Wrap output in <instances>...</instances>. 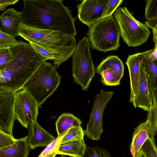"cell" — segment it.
I'll return each instance as SVG.
<instances>
[{"label":"cell","mask_w":157,"mask_h":157,"mask_svg":"<svg viewBox=\"0 0 157 157\" xmlns=\"http://www.w3.org/2000/svg\"><path fill=\"white\" fill-rule=\"evenodd\" d=\"M61 0H24L21 23L40 30L59 31L75 37V19Z\"/></svg>","instance_id":"obj_1"},{"label":"cell","mask_w":157,"mask_h":157,"mask_svg":"<svg viewBox=\"0 0 157 157\" xmlns=\"http://www.w3.org/2000/svg\"><path fill=\"white\" fill-rule=\"evenodd\" d=\"M10 61L0 74V93H15L22 89L33 74L47 59L29 43L17 41L10 47Z\"/></svg>","instance_id":"obj_2"},{"label":"cell","mask_w":157,"mask_h":157,"mask_svg":"<svg viewBox=\"0 0 157 157\" xmlns=\"http://www.w3.org/2000/svg\"><path fill=\"white\" fill-rule=\"evenodd\" d=\"M19 36L29 42L70 57L77 44L75 37L59 31L32 28L21 23Z\"/></svg>","instance_id":"obj_3"},{"label":"cell","mask_w":157,"mask_h":157,"mask_svg":"<svg viewBox=\"0 0 157 157\" xmlns=\"http://www.w3.org/2000/svg\"><path fill=\"white\" fill-rule=\"evenodd\" d=\"M61 79L56 66L45 61L29 78L22 89L29 93L39 107L56 90L60 83Z\"/></svg>","instance_id":"obj_4"},{"label":"cell","mask_w":157,"mask_h":157,"mask_svg":"<svg viewBox=\"0 0 157 157\" xmlns=\"http://www.w3.org/2000/svg\"><path fill=\"white\" fill-rule=\"evenodd\" d=\"M89 28L87 38L93 49L105 52L116 50L120 46V29L113 16L103 18Z\"/></svg>","instance_id":"obj_5"},{"label":"cell","mask_w":157,"mask_h":157,"mask_svg":"<svg viewBox=\"0 0 157 157\" xmlns=\"http://www.w3.org/2000/svg\"><path fill=\"white\" fill-rule=\"evenodd\" d=\"M114 16L120 35L128 46L136 47L147 41L150 34V30L145 24L136 19L126 7L117 9Z\"/></svg>","instance_id":"obj_6"},{"label":"cell","mask_w":157,"mask_h":157,"mask_svg":"<svg viewBox=\"0 0 157 157\" xmlns=\"http://www.w3.org/2000/svg\"><path fill=\"white\" fill-rule=\"evenodd\" d=\"M72 75L74 82L86 91L96 73V67L92 59L90 44L84 37L77 45L72 54Z\"/></svg>","instance_id":"obj_7"},{"label":"cell","mask_w":157,"mask_h":157,"mask_svg":"<svg viewBox=\"0 0 157 157\" xmlns=\"http://www.w3.org/2000/svg\"><path fill=\"white\" fill-rule=\"evenodd\" d=\"M113 92L101 90L96 95L86 128L84 130V135L93 140L98 141L101 138L103 130L102 115L103 111L112 98Z\"/></svg>","instance_id":"obj_8"},{"label":"cell","mask_w":157,"mask_h":157,"mask_svg":"<svg viewBox=\"0 0 157 157\" xmlns=\"http://www.w3.org/2000/svg\"><path fill=\"white\" fill-rule=\"evenodd\" d=\"M39 108L25 90L21 89L15 93L14 117L23 127L28 128L31 123L37 121Z\"/></svg>","instance_id":"obj_9"},{"label":"cell","mask_w":157,"mask_h":157,"mask_svg":"<svg viewBox=\"0 0 157 157\" xmlns=\"http://www.w3.org/2000/svg\"><path fill=\"white\" fill-rule=\"evenodd\" d=\"M109 0H84L77 5L78 17L90 27L104 18Z\"/></svg>","instance_id":"obj_10"},{"label":"cell","mask_w":157,"mask_h":157,"mask_svg":"<svg viewBox=\"0 0 157 157\" xmlns=\"http://www.w3.org/2000/svg\"><path fill=\"white\" fill-rule=\"evenodd\" d=\"M15 93H0V131L12 136L15 120L14 114Z\"/></svg>","instance_id":"obj_11"},{"label":"cell","mask_w":157,"mask_h":157,"mask_svg":"<svg viewBox=\"0 0 157 157\" xmlns=\"http://www.w3.org/2000/svg\"><path fill=\"white\" fill-rule=\"evenodd\" d=\"M152 50V49L129 55L126 62L128 69L130 83L129 101L135 108H136V99L138 90L140 67Z\"/></svg>","instance_id":"obj_12"},{"label":"cell","mask_w":157,"mask_h":157,"mask_svg":"<svg viewBox=\"0 0 157 157\" xmlns=\"http://www.w3.org/2000/svg\"><path fill=\"white\" fill-rule=\"evenodd\" d=\"M27 141L29 147L33 150L39 147H47L56 139L41 127L37 121L31 123L29 127Z\"/></svg>","instance_id":"obj_13"},{"label":"cell","mask_w":157,"mask_h":157,"mask_svg":"<svg viewBox=\"0 0 157 157\" xmlns=\"http://www.w3.org/2000/svg\"><path fill=\"white\" fill-rule=\"evenodd\" d=\"M21 23V12L13 8L7 9L0 16V30L11 36L17 37Z\"/></svg>","instance_id":"obj_14"},{"label":"cell","mask_w":157,"mask_h":157,"mask_svg":"<svg viewBox=\"0 0 157 157\" xmlns=\"http://www.w3.org/2000/svg\"><path fill=\"white\" fill-rule=\"evenodd\" d=\"M139 72L136 106L148 111L150 108V93L143 63L140 66Z\"/></svg>","instance_id":"obj_15"},{"label":"cell","mask_w":157,"mask_h":157,"mask_svg":"<svg viewBox=\"0 0 157 157\" xmlns=\"http://www.w3.org/2000/svg\"><path fill=\"white\" fill-rule=\"evenodd\" d=\"M30 149L27 136L16 140L9 146L0 148V157H28Z\"/></svg>","instance_id":"obj_16"},{"label":"cell","mask_w":157,"mask_h":157,"mask_svg":"<svg viewBox=\"0 0 157 157\" xmlns=\"http://www.w3.org/2000/svg\"><path fill=\"white\" fill-rule=\"evenodd\" d=\"M149 136L147 122L142 123L135 128L130 150L132 157H138L140 148Z\"/></svg>","instance_id":"obj_17"},{"label":"cell","mask_w":157,"mask_h":157,"mask_svg":"<svg viewBox=\"0 0 157 157\" xmlns=\"http://www.w3.org/2000/svg\"><path fill=\"white\" fill-rule=\"evenodd\" d=\"M84 139L60 144L57 154L73 157H82L86 150Z\"/></svg>","instance_id":"obj_18"},{"label":"cell","mask_w":157,"mask_h":157,"mask_svg":"<svg viewBox=\"0 0 157 157\" xmlns=\"http://www.w3.org/2000/svg\"><path fill=\"white\" fill-rule=\"evenodd\" d=\"M150 93V108L147 111L146 121L148 125L149 136L153 138L157 127V89H154L149 85Z\"/></svg>","instance_id":"obj_19"},{"label":"cell","mask_w":157,"mask_h":157,"mask_svg":"<svg viewBox=\"0 0 157 157\" xmlns=\"http://www.w3.org/2000/svg\"><path fill=\"white\" fill-rule=\"evenodd\" d=\"M109 68L121 79L124 73L123 62L117 56H109L104 59L96 68V72L99 74L103 70Z\"/></svg>","instance_id":"obj_20"},{"label":"cell","mask_w":157,"mask_h":157,"mask_svg":"<svg viewBox=\"0 0 157 157\" xmlns=\"http://www.w3.org/2000/svg\"><path fill=\"white\" fill-rule=\"evenodd\" d=\"M82 123L81 120L72 113L62 114L58 118L56 123L57 136L72 127L80 126Z\"/></svg>","instance_id":"obj_21"},{"label":"cell","mask_w":157,"mask_h":157,"mask_svg":"<svg viewBox=\"0 0 157 157\" xmlns=\"http://www.w3.org/2000/svg\"><path fill=\"white\" fill-rule=\"evenodd\" d=\"M29 43L36 51L47 60H53L54 65L57 68L69 58L61 53L46 49L32 43Z\"/></svg>","instance_id":"obj_22"},{"label":"cell","mask_w":157,"mask_h":157,"mask_svg":"<svg viewBox=\"0 0 157 157\" xmlns=\"http://www.w3.org/2000/svg\"><path fill=\"white\" fill-rule=\"evenodd\" d=\"M157 61L147 58L143 63L148 85L154 89H157Z\"/></svg>","instance_id":"obj_23"},{"label":"cell","mask_w":157,"mask_h":157,"mask_svg":"<svg viewBox=\"0 0 157 157\" xmlns=\"http://www.w3.org/2000/svg\"><path fill=\"white\" fill-rule=\"evenodd\" d=\"M102 83L107 86H115L119 85L121 79L111 69L107 68L99 74Z\"/></svg>","instance_id":"obj_24"},{"label":"cell","mask_w":157,"mask_h":157,"mask_svg":"<svg viewBox=\"0 0 157 157\" xmlns=\"http://www.w3.org/2000/svg\"><path fill=\"white\" fill-rule=\"evenodd\" d=\"M67 130L56 137L53 141L46 147L38 157H55L58 155V150L61 140Z\"/></svg>","instance_id":"obj_25"},{"label":"cell","mask_w":157,"mask_h":157,"mask_svg":"<svg viewBox=\"0 0 157 157\" xmlns=\"http://www.w3.org/2000/svg\"><path fill=\"white\" fill-rule=\"evenodd\" d=\"M157 152L155 138H152L148 136L142 146L140 153L144 157H157Z\"/></svg>","instance_id":"obj_26"},{"label":"cell","mask_w":157,"mask_h":157,"mask_svg":"<svg viewBox=\"0 0 157 157\" xmlns=\"http://www.w3.org/2000/svg\"><path fill=\"white\" fill-rule=\"evenodd\" d=\"M84 130L81 126L72 127L67 130L63 137L60 144L81 140L84 138Z\"/></svg>","instance_id":"obj_27"},{"label":"cell","mask_w":157,"mask_h":157,"mask_svg":"<svg viewBox=\"0 0 157 157\" xmlns=\"http://www.w3.org/2000/svg\"><path fill=\"white\" fill-rule=\"evenodd\" d=\"M82 157H111L110 153L105 148L97 146H86L85 153Z\"/></svg>","instance_id":"obj_28"},{"label":"cell","mask_w":157,"mask_h":157,"mask_svg":"<svg viewBox=\"0 0 157 157\" xmlns=\"http://www.w3.org/2000/svg\"><path fill=\"white\" fill-rule=\"evenodd\" d=\"M145 17L148 21L157 20V0L147 1Z\"/></svg>","instance_id":"obj_29"},{"label":"cell","mask_w":157,"mask_h":157,"mask_svg":"<svg viewBox=\"0 0 157 157\" xmlns=\"http://www.w3.org/2000/svg\"><path fill=\"white\" fill-rule=\"evenodd\" d=\"M11 53L10 47L0 49V71H4L10 62Z\"/></svg>","instance_id":"obj_30"},{"label":"cell","mask_w":157,"mask_h":157,"mask_svg":"<svg viewBox=\"0 0 157 157\" xmlns=\"http://www.w3.org/2000/svg\"><path fill=\"white\" fill-rule=\"evenodd\" d=\"M17 42V41L15 37L0 30V49L10 47Z\"/></svg>","instance_id":"obj_31"},{"label":"cell","mask_w":157,"mask_h":157,"mask_svg":"<svg viewBox=\"0 0 157 157\" xmlns=\"http://www.w3.org/2000/svg\"><path fill=\"white\" fill-rule=\"evenodd\" d=\"M123 2L122 0H109L103 18L112 16L113 13Z\"/></svg>","instance_id":"obj_32"},{"label":"cell","mask_w":157,"mask_h":157,"mask_svg":"<svg viewBox=\"0 0 157 157\" xmlns=\"http://www.w3.org/2000/svg\"><path fill=\"white\" fill-rule=\"evenodd\" d=\"M16 140L13 136L0 131V148L12 144Z\"/></svg>","instance_id":"obj_33"},{"label":"cell","mask_w":157,"mask_h":157,"mask_svg":"<svg viewBox=\"0 0 157 157\" xmlns=\"http://www.w3.org/2000/svg\"><path fill=\"white\" fill-rule=\"evenodd\" d=\"M145 24L147 28L152 29L154 43L157 42V20L147 21H145Z\"/></svg>","instance_id":"obj_34"},{"label":"cell","mask_w":157,"mask_h":157,"mask_svg":"<svg viewBox=\"0 0 157 157\" xmlns=\"http://www.w3.org/2000/svg\"><path fill=\"white\" fill-rule=\"evenodd\" d=\"M18 1V0H0V11L4 10L7 6L14 4Z\"/></svg>","instance_id":"obj_35"},{"label":"cell","mask_w":157,"mask_h":157,"mask_svg":"<svg viewBox=\"0 0 157 157\" xmlns=\"http://www.w3.org/2000/svg\"><path fill=\"white\" fill-rule=\"evenodd\" d=\"M147 58L151 61H157V42L155 43L153 48Z\"/></svg>","instance_id":"obj_36"},{"label":"cell","mask_w":157,"mask_h":157,"mask_svg":"<svg viewBox=\"0 0 157 157\" xmlns=\"http://www.w3.org/2000/svg\"><path fill=\"white\" fill-rule=\"evenodd\" d=\"M138 157H144V156L142 154L140 153Z\"/></svg>","instance_id":"obj_37"},{"label":"cell","mask_w":157,"mask_h":157,"mask_svg":"<svg viewBox=\"0 0 157 157\" xmlns=\"http://www.w3.org/2000/svg\"><path fill=\"white\" fill-rule=\"evenodd\" d=\"M58 157H67L66 155H61L60 156H59Z\"/></svg>","instance_id":"obj_38"},{"label":"cell","mask_w":157,"mask_h":157,"mask_svg":"<svg viewBox=\"0 0 157 157\" xmlns=\"http://www.w3.org/2000/svg\"><path fill=\"white\" fill-rule=\"evenodd\" d=\"M1 71H0V74H1Z\"/></svg>","instance_id":"obj_39"}]
</instances>
